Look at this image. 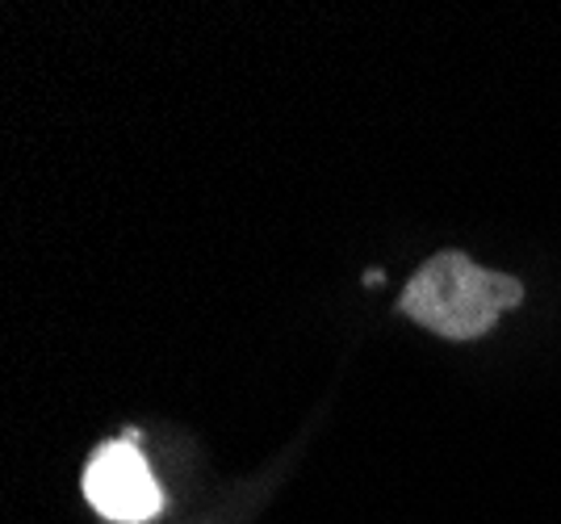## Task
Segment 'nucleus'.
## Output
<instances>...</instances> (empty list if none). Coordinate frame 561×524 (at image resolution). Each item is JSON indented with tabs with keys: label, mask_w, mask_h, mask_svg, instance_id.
Instances as JSON below:
<instances>
[{
	"label": "nucleus",
	"mask_w": 561,
	"mask_h": 524,
	"mask_svg": "<svg viewBox=\"0 0 561 524\" xmlns=\"http://www.w3.org/2000/svg\"><path fill=\"white\" fill-rule=\"evenodd\" d=\"M84 500L93 503L105 521L142 524L164 508V491L151 475L147 457L130 441H110L84 466Z\"/></svg>",
	"instance_id": "obj_2"
},
{
	"label": "nucleus",
	"mask_w": 561,
	"mask_h": 524,
	"mask_svg": "<svg viewBox=\"0 0 561 524\" xmlns=\"http://www.w3.org/2000/svg\"><path fill=\"white\" fill-rule=\"evenodd\" d=\"M519 303H524V286L515 277L478 269L461 252H440L407 282L398 307L427 332L448 335V340H473L491 332L499 315Z\"/></svg>",
	"instance_id": "obj_1"
}]
</instances>
